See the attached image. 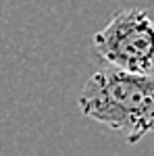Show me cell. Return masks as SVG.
<instances>
[{
  "label": "cell",
  "mask_w": 154,
  "mask_h": 156,
  "mask_svg": "<svg viewBox=\"0 0 154 156\" xmlns=\"http://www.w3.org/2000/svg\"><path fill=\"white\" fill-rule=\"evenodd\" d=\"M77 106L83 117L106 125L135 146L154 131V77L106 65L85 81Z\"/></svg>",
  "instance_id": "6da1fadb"
},
{
  "label": "cell",
  "mask_w": 154,
  "mask_h": 156,
  "mask_svg": "<svg viewBox=\"0 0 154 156\" xmlns=\"http://www.w3.org/2000/svg\"><path fill=\"white\" fill-rule=\"evenodd\" d=\"M92 44L106 65L131 73L154 71V17L142 6L115 12Z\"/></svg>",
  "instance_id": "7a4b0ae2"
}]
</instances>
